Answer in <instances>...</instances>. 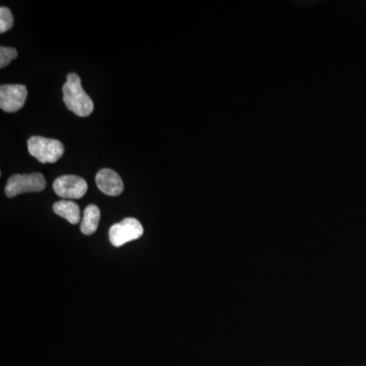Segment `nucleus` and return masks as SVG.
I'll use <instances>...</instances> for the list:
<instances>
[{"instance_id": "1", "label": "nucleus", "mask_w": 366, "mask_h": 366, "mask_svg": "<svg viewBox=\"0 0 366 366\" xmlns=\"http://www.w3.org/2000/svg\"><path fill=\"white\" fill-rule=\"evenodd\" d=\"M63 101L67 109L80 117H87L94 110V102L83 91L81 78L76 74H67V83L62 88Z\"/></svg>"}, {"instance_id": "2", "label": "nucleus", "mask_w": 366, "mask_h": 366, "mask_svg": "<svg viewBox=\"0 0 366 366\" xmlns=\"http://www.w3.org/2000/svg\"><path fill=\"white\" fill-rule=\"evenodd\" d=\"M29 153L41 163H55L62 157L65 147L57 140L32 137L28 141Z\"/></svg>"}, {"instance_id": "3", "label": "nucleus", "mask_w": 366, "mask_h": 366, "mask_svg": "<svg viewBox=\"0 0 366 366\" xmlns=\"http://www.w3.org/2000/svg\"><path fill=\"white\" fill-rule=\"evenodd\" d=\"M46 187V179L41 173L15 174L8 180L6 194L8 198H15L26 193H39Z\"/></svg>"}, {"instance_id": "4", "label": "nucleus", "mask_w": 366, "mask_h": 366, "mask_svg": "<svg viewBox=\"0 0 366 366\" xmlns=\"http://www.w3.org/2000/svg\"><path fill=\"white\" fill-rule=\"evenodd\" d=\"M144 227L135 218H126L121 223L114 224L109 229V239L112 245L119 248L123 244L141 238Z\"/></svg>"}, {"instance_id": "5", "label": "nucleus", "mask_w": 366, "mask_h": 366, "mask_svg": "<svg viewBox=\"0 0 366 366\" xmlns=\"http://www.w3.org/2000/svg\"><path fill=\"white\" fill-rule=\"evenodd\" d=\"M53 189L60 198L78 200L87 194L88 183L80 176L65 175L54 182Z\"/></svg>"}, {"instance_id": "6", "label": "nucleus", "mask_w": 366, "mask_h": 366, "mask_svg": "<svg viewBox=\"0 0 366 366\" xmlns=\"http://www.w3.org/2000/svg\"><path fill=\"white\" fill-rule=\"evenodd\" d=\"M28 90L24 85H4L0 87V107L4 111H19L26 103Z\"/></svg>"}, {"instance_id": "7", "label": "nucleus", "mask_w": 366, "mask_h": 366, "mask_svg": "<svg viewBox=\"0 0 366 366\" xmlns=\"http://www.w3.org/2000/svg\"><path fill=\"white\" fill-rule=\"evenodd\" d=\"M96 183L102 193L110 196H121L123 191V182L118 173L109 168L102 169L96 175Z\"/></svg>"}, {"instance_id": "8", "label": "nucleus", "mask_w": 366, "mask_h": 366, "mask_svg": "<svg viewBox=\"0 0 366 366\" xmlns=\"http://www.w3.org/2000/svg\"><path fill=\"white\" fill-rule=\"evenodd\" d=\"M54 213L58 215L61 218H65L72 225L80 222L81 211L78 203L72 201H60L53 205Z\"/></svg>"}, {"instance_id": "9", "label": "nucleus", "mask_w": 366, "mask_h": 366, "mask_svg": "<svg viewBox=\"0 0 366 366\" xmlns=\"http://www.w3.org/2000/svg\"><path fill=\"white\" fill-rule=\"evenodd\" d=\"M101 212L97 205H90L83 211V220L81 223V233L92 235L98 229L100 222Z\"/></svg>"}, {"instance_id": "10", "label": "nucleus", "mask_w": 366, "mask_h": 366, "mask_svg": "<svg viewBox=\"0 0 366 366\" xmlns=\"http://www.w3.org/2000/svg\"><path fill=\"white\" fill-rule=\"evenodd\" d=\"M13 26V13L10 8L1 6L0 8V33L4 34Z\"/></svg>"}, {"instance_id": "11", "label": "nucleus", "mask_w": 366, "mask_h": 366, "mask_svg": "<svg viewBox=\"0 0 366 366\" xmlns=\"http://www.w3.org/2000/svg\"><path fill=\"white\" fill-rule=\"evenodd\" d=\"M18 57L17 49L11 47H0V67L4 69L10 65L11 61Z\"/></svg>"}]
</instances>
